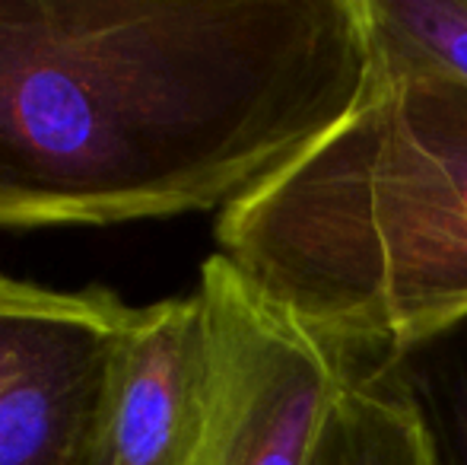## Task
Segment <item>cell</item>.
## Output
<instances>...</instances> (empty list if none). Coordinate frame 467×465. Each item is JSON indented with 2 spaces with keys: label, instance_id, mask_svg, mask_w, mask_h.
I'll use <instances>...</instances> for the list:
<instances>
[{
  "label": "cell",
  "instance_id": "cell-1",
  "mask_svg": "<svg viewBox=\"0 0 467 465\" xmlns=\"http://www.w3.org/2000/svg\"><path fill=\"white\" fill-rule=\"evenodd\" d=\"M369 74L359 0H0V230L223 211Z\"/></svg>",
  "mask_w": 467,
  "mask_h": 465
},
{
  "label": "cell",
  "instance_id": "cell-2",
  "mask_svg": "<svg viewBox=\"0 0 467 465\" xmlns=\"http://www.w3.org/2000/svg\"><path fill=\"white\" fill-rule=\"evenodd\" d=\"M220 255L340 366L467 319V83L372 51L363 96L223 207Z\"/></svg>",
  "mask_w": 467,
  "mask_h": 465
},
{
  "label": "cell",
  "instance_id": "cell-3",
  "mask_svg": "<svg viewBox=\"0 0 467 465\" xmlns=\"http://www.w3.org/2000/svg\"><path fill=\"white\" fill-rule=\"evenodd\" d=\"M210 319L213 386L194 465H312L344 366L261 297L220 252L197 280Z\"/></svg>",
  "mask_w": 467,
  "mask_h": 465
},
{
  "label": "cell",
  "instance_id": "cell-4",
  "mask_svg": "<svg viewBox=\"0 0 467 465\" xmlns=\"http://www.w3.org/2000/svg\"><path fill=\"white\" fill-rule=\"evenodd\" d=\"M134 306L111 287L0 271V465H89L111 357Z\"/></svg>",
  "mask_w": 467,
  "mask_h": 465
},
{
  "label": "cell",
  "instance_id": "cell-5",
  "mask_svg": "<svg viewBox=\"0 0 467 465\" xmlns=\"http://www.w3.org/2000/svg\"><path fill=\"white\" fill-rule=\"evenodd\" d=\"M210 386L213 351L201 291L134 306L111 357L89 465H194Z\"/></svg>",
  "mask_w": 467,
  "mask_h": 465
},
{
  "label": "cell",
  "instance_id": "cell-6",
  "mask_svg": "<svg viewBox=\"0 0 467 465\" xmlns=\"http://www.w3.org/2000/svg\"><path fill=\"white\" fill-rule=\"evenodd\" d=\"M350 370L369 373L404 396L439 465H467V319L379 364Z\"/></svg>",
  "mask_w": 467,
  "mask_h": 465
},
{
  "label": "cell",
  "instance_id": "cell-7",
  "mask_svg": "<svg viewBox=\"0 0 467 465\" xmlns=\"http://www.w3.org/2000/svg\"><path fill=\"white\" fill-rule=\"evenodd\" d=\"M312 465H439L423 424L400 392L369 373L344 370L321 424Z\"/></svg>",
  "mask_w": 467,
  "mask_h": 465
},
{
  "label": "cell",
  "instance_id": "cell-8",
  "mask_svg": "<svg viewBox=\"0 0 467 465\" xmlns=\"http://www.w3.org/2000/svg\"><path fill=\"white\" fill-rule=\"evenodd\" d=\"M379 58L467 83V0H359Z\"/></svg>",
  "mask_w": 467,
  "mask_h": 465
}]
</instances>
